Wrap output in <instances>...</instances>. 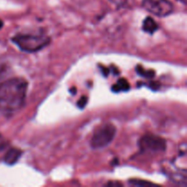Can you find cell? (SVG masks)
Listing matches in <instances>:
<instances>
[{
    "instance_id": "cell-1",
    "label": "cell",
    "mask_w": 187,
    "mask_h": 187,
    "mask_svg": "<svg viewBox=\"0 0 187 187\" xmlns=\"http://www.w3.org/2000/svg\"><path fill=\"white\" fill-rule=\"evenodd\" d=\"M28 82L21 78H12L0 84V111L11 114L25 104Z\"/></svg>"
},
{
    "instance_id": "cell-2",
    "label": "cell",
    "mask_w": 187,
    "mask_h": 187,
    "mask_svg": "<svg viewBox=\"0 0 187 187\" xmlns=\"http://www.w3.org/2000/svg\"><path fill=\"white\" fill-rule=\"evenodd\" d=\"M11 40L20 50L28 53L39 51L50 43V39L44 35H17Z\"/></svg>"
},
{
    "instance_id": "cell-3",
    "label": "cell",
    "mask_w": 187,
    "mask_h": 187,
    "mask_svg": "<svg viewBox=\"0 0 187 187\" xmlns=\"http://www.w3.org/2000/svg\"><path fill=\"white\" fill-rule=\"evenodd\" d=\"M115 135V126L110 122L104 123L94 131L90 140V147L93 149L104 148L113 141Z\"/></svg>"
},
{
    "instance_id": "cell-4",
    "label": "cell",
    "mask_w": 187,
    "mask_h": 187,
    "mask_svg": "<svg viewBox=\"0 0 187 187\" xmlns=\"http://www.w3.org/2000/svg\"><path fill=\"white\" fill-rule=\"evenodd\" d=\"M140 150L144 153H160L166 151V141L153 134L142 136L139 141Z\"/></svg>"
},
{
    "instance_id": "cell-5",
    "label": "cell",
    "mask_w": 187,
    "mask_h": 187,
    "mask_svg": "<svg viewBox=\"0 0 187 187\" xmlns=\"http://www.w3.org/2000/svg\"><path fill=\"white\" fill-rule=\"evenodd\" d=\"M142 7L157 17H167L172 13L173 6L169 0H142Z\"/></svg>"
},
{
    "instance_id": "cell-6",
    "label": "cell",
    "mask_w": 187,
    "mask_h": 187,
    "mask_svg": "<svg viewBox=\"0 0 187 187\" xmlns=\"http://www.w3.org/2000/svg\"><path fill=\"white\" fill-rule=\"evenodd\" d=\"M22 151L18 148H10L4 156V162L8 165L15 164L21 157Z\"/></svg>"
},
{
    "instance_id": "cell-7",
    "label": "cell",
    "mask_w": 187,
    "mask_h": 187,
    "mask_svg": "<svg viewBox=\"0 0 187 187\" xmlns=\"http://www.w3.org/2000/svg\"><path fill=\"white\" fill-rule=\"evenodd\" d=\"M158 29H159V26L152 18L147 17L144 19V21L142 23V30L143 31H145L149 34H153Z\"/></svg>"
},
{
    "instance_id": "cell-8",
    "label": "cell",
    "mask_w": 187,
    "mask_h": 187,
    "mask_svg": "<svg viewBox=\"0 0 187 187\" xmlns=\"http://www.w3.org/2000/svg\"><path fill=\"white\" fill-rule=\"evenodd\" d=\"M130 89V84L125 79H120L116 84H114L111 88V90L114 92H120V91H127Z\"/></svg>"
},
{
    "instance_id": "cell-9",
    "label": "cell",
    "mask_w": 187,
    "mask_h": 187,
    "mask_svg": "<svg viewBox=\"0 0 187 187\" xmlns=\"http://www.w3.org/2000/svg\"><path fill=\"white\" fill-rule=\"evenodd\" d=\"M136 71H137V73L140 75V76H141V77H143V78H146V79H151V78H153L154 77V75H155V72L152 70H144L142 67H141V66H137V68H136Z\"/></svg>"
},
{
    "instance_id": "cell-10",
    "label": "cell",
    "mask_w": 187,
    "mask_h": 187,
    "mask_svg": "<svg viewBox=\"0 0 187 187\" xmlns=\"http://www.w3.org/2000/svg\"><path fill=\"white\" fill-rule=\"evenodd\" d=\"M130 184L134 186H145V185H151L152 183L144 180H139V179H132L129 181Z\"/></svg>"
},
{
    "instance_id": "cell-11",
    "label": "cell",
    "mask_w": 187,
    "mask_h": 187,
    "mask_svg": "<svg viewBox=\"0 0 187 187\" xmlns=\"http://www.w3.org/2000/svg\"><path fill=\"white\" fill-rule=\"evenodd\" d=\"M8 72V65L5 61L0 60V80L5 77Z\"/></svg>"
},
{
    "instance_id": "cell-12",
    "label": "cell",
    "mask_w": 187,
    "mask_h": 187,
    "mask_svg": "<svg viewBox=\"0 0 187 187\" xmlns=\"http://www.w3.org/2000/svg\"><path fill=\"white\" fill-rule=\"evenodd\" d=\"M8 146V141L2 134H0V151L7 149Z\"/></svg>"
},
{
    "instance_id": "cell-13",
    "label": "cell",
    "mask_w": 187,
    "mask_h": 187,
    "mask_svg": "<svg viewBox=\"0 0 187 187\" xmlns=\"http://www.w3.org/2000/svg\"><path fill=\"white\" fill-rule=\"evenodd\" d=\"M110 1L119 8H124L127 5V0H110Z\"/></svg>"
},
{
    "instance_id": "cell-14",
    "label": "cell",
    "mask_w": 187,
    "mask_h": 187,
    "mask_svg": "<svg viewBox=\"0 0 187 187\" xmlns=\"http://www.w3.org/2000/svg\"><path fill=\"white\" fill-rule=\"evenodd\" d=\"M87 102H88V98L85 97V96H82V97L80 98V100L78 101L77 105L79 106V108L83 109V108L87 105Z\"/></svg>"
},
{
    "instance_id": "cell-15",
    "label": "cell",
    "mask_w": 187,
    "mask_h": 187,
    "mask_svg": "<svg viewBox=\"0 0 187 187\" xmlns=\"http://www.w3.org/2000/svg\"><path fill=\"white\" fill-rule=\"evenodd\" d=\"M2 27H3V22H2L1 20H0V29H2Z\"/></svg>"
}]
</instances>
